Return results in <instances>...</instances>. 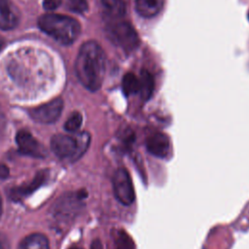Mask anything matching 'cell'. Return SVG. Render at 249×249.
<instances>
[{
	"instance_id": "obj_1",
	"label": "cell",
	"mask_w": 249,
	"mask_h": 249,
	"mask_svg": "<svg viewBox=\"0 0 249 249\" xmlns=\"http://www.w3.org/2000/svg\"><path fill=\"white\" fill-rule=\"evenodd\" d=\"M75 71L81 84L89 90L96 91L101 88L106 71V55L97 42L88 41L81 46Z\"/></svg>"
},
{
	"instance_id": "obj_2",
	"label": "cell",
	"mask_w": 249,
	"mask_h": 249,
	"mask_svg": "<svg viewBox=\"0 0 249 249\" xmlns=\"http://www.w3.org/2000/svg\"><path fill=\"white\" fill-rule=\"evenodd\" d=\"M38 25L42 31L63 45L74 43L81 33L79 21L64 15H43L38 19Z\"/></svg>"
},
{
	"instance_id": "obj_3",
	"label": "cell",
	"mask_w": 249,
	"mask_h": 249,
	"mask_svg": "<svg viewBox=\"0 0 249 249\" xmlns=\"http://www.w3.org/2000/svg\"><path fill=\"white\" fill-rule=\"evenodd\" d=\"M90 141V135L84 131L76 136L57 134L51 142L53 152L61 160H76L87 151Z\"/></svg>"
},
{
	"instance_id": "obj_4",
	"label": "cell",
	"mask_w": 249,
	"mask_h": 249,
	"mask_svg": "<svg viewBox=\"0 0 249 249\" xmlns=\"http://www.w3.org/2000/svg\"><path fill=\"white\" fill-rule=\"evenodd\" d=\"M107 27L110 38L124 52L129 53L137 49L140 38L134 27L127 21L112 20Z\"/></svg>"
},
{
	"instance_id": "obj_5",
	"label": "cell",
	"mask_w": 249,
	"mask_h": 249,
	"mask_svg": "<svg viewBox=\"0 0 249 249\" xmlns=\"http://www.w3.org/2000/svg\"><path fill=\"white\" fill-rule=\"evenodd\" d=\"M113 192L117 200L125 205L129 206L135 199V193L132 184L131 177L125 168H118L112 179Z\"/></svg>"
},
{
	"instance_id": "obj_6",
	"label": "cell",
	"mask_w": 249,
	"mask_h": 249,
	"mask_svg": "<svg viewBox=\"0 0 249 249\" xmlns=\"http://www.w3.org/2000/svg\"><path fill=\"white\" fill-rule=\"evenodd\" d=\"M63 108V101L60 98H55L46 104L33 108L29 114L33 120L42 124H51L55 122Z\"/></svg>"
},
{
	"instance_id": "obj_7",
	"label": "cell",
	"mask_w": 249,
	"mask_h": 249,
	"mask_svg": "<svg viewBox=\"0 0 249 249\" xmlns=\"http://www.w3.org/2000/svg\"><path fill=\"white\" fill-rule=\"evenodd\" d=\"M16 139L21 154L33 158L46 157L47 152L45 147L39 141H37L30 132L26 130H19Z\"/></svg>"
},
{
	"instance_id": "obj_8",
	"label": "cell",
	"mask_w": 249,
	"mask_h": 249,
	"mask_svg": "<svg viewBox=\"0 0 249 249\" xmlns=\"http://www.w3.org/2000/svg\"><path fill=\"white\" fill-rule=\"evenodd\" d=\"M146 148L156 158H167L171 149L170 139L163 132H154L147 137Z\"/></svg>"
},
{
	"instance_id": "obj_9",
	"label": "cell",
	"mask_w": 249,
	"mask_h": 249,
	"mask_svg": "<svg viewBox=\"0 0 249 249\" xmlns=\"http://www.w3.org/2000/svg\"><path fill=\"white\" fill-rule=\"evenodd\" d=\"M20 14L11 0H0V29L11 30L18 26Z\"/></svg>"
},
{
	"instance_id": "obj_10",
	"label": "cell",
	"mask_w": 249,
	"mask_h": 249,
	"mask_svg": "<svg viewBox=\"0 0 249 249\" xmlns=\"http://www.w3.org/2000/svg\"><path fill=\"white\" fill-rule=\"evenodd\" d=\"M47 175H48V172L46 170L40 171L36 174L35 178L30 182V184L12 188L9 192L10 197L15 201L23 199L24 197H26L28 195H30L32 192H34L37 188H39L45 182V180L47 179Z\"/></svg>"
},
{
	"instance_id": "obj_11",
	"label": "cell",
	"mask_w": 249,
	"mask_h": 249,
	"mask_svg": "<svg viewBox=\"0 0 249 249\" xmlns=\"http://www.w3.org/2000/svg\"><path fill=\"white\" fill-rule=\"evenodd\" d=\"M164 0H135V10L144 18L156 17L163 8Z\"/></svg>"
},
{
	"instance_id": "obj_12",
	"label": "cell",
	"mask_w": 249,
	"mask_h": 249,
	"mask_svg": "<svg viewBox=\"0 0 249 249\" xmlns=\"http://www.w3.org/2000/svg\"><path fill=\"white\" fill-rule=\"evenodd\" d=\"M105 16L112 20H118L126 13V6L124 0H101Z\"/></svg>"
},
{
	"instance_id": "obj_13",
	"label": "cell",
	"mask_w": 249,
	"mask_h": 249,
	"mask_svg": "<svg viewBox=\"0 0 249 249\" xmlns=\"http://www.w3.org/2000/svg\"><path fill=\"white\" fill-rule=\"evenodd\" d=\"M18 249H50V245L45 235L33 233L21 241Z\"/></svg>"
},
{
	"instance_id": "obj_14",
	"label": "cell",
	"mask_w": 249,
	"mask_h": 249,
	"mask_svg": "<svg viewBox=\"0 0 249 249\" xmlns=\"http://www.w3.org/2000/svg\"><path fill=\"white\" fill-rule=\"evenodd\" d=\"M139 81H140V90H139L140 96L143 100L147 101L153 95L154 89H155V81H154L153 75L149 71L143 70L141 72Z\"/></svg>"
},
{
	"instance_id": "obj_15",
	"label": "cell",
	"mask_w": 249,
	"mask_h": 249,
	"mask_svg": "<svg viewBox=\"0 0 249 249\" xmlns=\"http://www.w3.org/2000/svg\"><path fill=\"white\" fill-rule=\"evenodd\" d=\"M123 92L126 96H130L135 93H139L140 90V81L133 73H126L122 81Z\"/></svg>"
},
{
	"instance_id": "obj_16",
	"label": "cell",
	"mask_w": 249,
	"mask_h": 249,
	"mask_svg": "<svg viewBox=\"0 0 249 249\" xmlns=\"http://www.w3.org/2000/svg\"><path fill=\"white\" fill-rule=\"evenodd\" d=\"M116 249H135V244L131 237L124 231H119L115 237Z\"/></svg>"
},
{
	"instance_id": "obj_17",
	"label": "cell",
	"mask_w": 249,
	"mask_h": 249,
	"mask_svg": "<svg viewBox=\"0 0 249 249\" xmlns=\"http://www.w3.org/2000/svg\"><path fill=\"white\" fill-rule=\"evenodd\" d=\"M83 123V117L79 112H74L71 114V116L67 119V121L64 124V128L67 131L75 132L77 131Z\"/></svg>"
},
{
	"instance_id": "obj_18",
	"label": "cell",
	"mask_w": 249,
	"mask_h": 249,
	"mask_svg": "<svg viewBox=\"0 0 249 249\" xmlns=\"http://www.w3.org/2000/svg\"><path fill=\"white\" fill-rule=\"evenodd\" d=\"M68 7L75 13L83 14L88 10L89 5L87 0H68Z\"/></svg>"
},
{
	"instance_id": "obj_19",
	"label": "cell",
	"mask_w": 249,
	"mask_h": 249,
	"mask_svg": "<svg viewBox=\"0 0 249 249\" xmlns=\"http://www.w3.org/2000/svg\"><path fill=\"white\" fill-rule=\"evenodd\" d=\"M61 4V0H44L43 6L46 10L53 11L55 10Z\"/></svg>"
},
{
	"instance_id": "obj_20",
	"label": "cell",
	"mask_w": 249,
	"mask_h": 249,
	"mask_svg": "<svg viewBox=\"0 0 249 249\" xmlns=\"http://www.w3.org/2000/svg\"><path fill=\"white\" fill-rule=\"evenodd\" d=\"M6 116L5 113L2 109V106L0 104V138L2 137L4 131H5V127H6Z\"/></svg>"
},
{
	"instance_id": "obj_21",
	"label": "cell",
	"mask_w": 249,
	"mask_h": 249,
	"mask_svg": "<svg viewBox=\"0 0 249 249\" xmlns=\"http://www.w3.org/2000/svg\"><path fill=\"white\" fill-rule=\"evenodd\" d=\"M70 249H83V248L74 246V247H71ZM90 249H102V244H101L100 240H99V239H95V240L92 242Z\"/></svg>"
},
{
	"instance_id": "obj_22",
	"label": "cell",
	"mask_w": 249,
	"mask_h": 249,
	"mask_svg": "<svg viewBox=\"0 0 249 249\" xmlns=\"http://www.w3.org/2000/svg\"><path fill=\"white\" fill-rule=\"evenodd\" d=\"M9 174V170L7 168V166L3 165V164H0V177L1 178H5L7 177Z\"/></svg>"
},
{
	"instance_id": "obj_23",
	"label": "cell",
	"mask_w": 249,
	"mask_h": 249,
	"mask_svg": "<svg viewBox=\"0 0 249 249\" xmlns=\"http://www.w3.org/2000/svg\"><path fill=\"white\" fill-rule=\"evenodd\" d=\"M3 46H4V39L2 37H0V51L2 50Z\"/></svg>"
},
{
	"instance_id": "obj_24",
	"label": "cell",
	"mask_w": 249,
	"mask_h": 249,
	"mask_svg": "<svg viewBox=\"0 0 249 249\" xmlns=\"http://www.w3.org/2000/svg\"><path fill=\"white\" fill-rule=\"evenodd\" d=\"M1 214H2V199L0 196V217H1Z\"/></svg>"
},
{
	"instance_id": "obj_25",
	"label": "cell",
	"mask_w": 249,
	"mask_h": 249,
	"mask_svg": "<svg viewBox=\"0 0 249 249\" xmlns=\"http://www.w3.org/2000/svg\"><path fill=\"white\" fill-rule=\"evenodd\" d=\"M0 249H5V246H4L3 242L1 241V239H0Z\"/></svg>"
},
{
	"instance_id": "obj_26",
	"label": "cell",
	"mask_w": 249,
	"mask_h": 249,
	"mask_svg": "<svg viewBox=\"0 0 249 249\" xmlns=\"http://www.w3.org/2000/svg\"><path fill=\"white\" fill-rule=\"evenodd\" d=\"M248 18H249V13H248Z\"/></svg>"
}]
</instances>
